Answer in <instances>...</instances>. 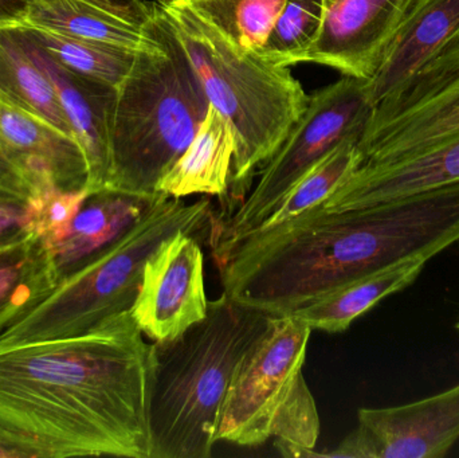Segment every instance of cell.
Instances as JSON below:
<instances>
[{
  "instance_id": "obj_1",
  "label": "cell",
  "mask_w": 459,
  "mask_h": 458,
  "mask_svg": "<svg viewBox=\"0 0 459 458\" xmlns=\"http://www.w3.org/2000/svg\"><path fill=\"white\" fill-rule=\"evenodd\" d=\"M151 344L131 311L0 349V443L22 458H151Z\"/></svg>"
},
{
  "instance_id": "obj_2",
  "label": "cell",
  "mask_w": 459,
  "mask_h": 458,
  "mask_svg": "<svg viewBox=\"0 0 459 458\" xmlns=\"http://www.w3.org/2000/svg\"><path fill=\"white\" fill-rule=\"evenodd\" d=\"M459 242V182L355 210H309L214 255L223 292L269 316H285L326 293Z\"/></svg>"
},
{
  "instance_id": "obj_3",
  "label": "cell",
  "mask_w": 459,
  "mask_h": 458,
  "mask_svg": "<svg viewBox=\"0 0 459 458\" xmlns=\"http://www.w3.org/2000/svg\"><path fill=\"white\" fill-rule=\"evenodd\" d=\"M270 317L223 292L204 320L151 344V458L212 456L232 376Z\"/></svg>"
},
{
  "instance_id": "obj_4",
  "label": "cell",
  "mask_w": 459,
  "mask_h": 458,
  "mask_svg": "<svg viewBox=\"0 0 459 458\" xmlns=\"http://www.w3.org/2000/svg\"><path fill=\"white\" fill-rule=\"evenodd\" d=\"M160 46L137 51L116 88L104 190L156 198L159 182L198 134L209 112L204 86L155 3L151 22Z\"/></svg>"
},
{
  "instance_id": "obj_5",
  "label": "cell",
  "mask_w": 459,
  "mask_h": 458,
  "mask_svg": "<svg viewBox=\"0 0 459 458\" xmlns=\"http://www.w3.org/2000/svg\"><path fill=\"white\" fill-rule=\"evenodd\" d=\"M214 225L209 199L186 203L160 194L115 241L4 323L0 349L74 338L131 311L143 269L159 245L179 230L212 234Z\"/></svg>"
},
{
  "instance_id": "obj_6",
  "label": "cell",
  "mask_w": 459,
  "mask_h": 458,
  "mask_svg": "<svg viewBox=\"0 0 459 458\" xmlns=\"http://www.w3.org/2000/svg\"><path fill=\"white\" fill-rule=\"evenodd\" d=\"M158 5L187 54L210 104L234 132L229 193L243 201L256 169L277 152L304 115L309 96L289 67L240 50L190 5Z\"/></svg>"
},
{
  "instance_id": "obj_7",
  "label": "cell",
  "mask_w": 459,
  "mask_h": 458,
  "mask_svg": "<svg viewBox=\"0 0 459 458\" xmlns=\"http://www.w3.org/2000/svg\"><path fill=\"white\" fill-rule=\"evenodd\" d=\"M312 333L293 315L270 317L232 376L218 443L256 448L274 440L282 456L315 457L320 416L302 373Z\"/></svg>"
},
{
  "instance_id": "obj_8",
  "label": "cell",
  "mask_w": 459,
  "mask_h": 458,
  "mask_svg": "<svg viewBox=\"0 0 459 458\" xmlns=\"http://www.w3.org/2000/svg\"><path fill=\"white\" fill-rule=\"evenodd\" d=\"M375 104L369 81L342 75L310 94L307 109L277 152L264 164L250 195L215 220L212 253L254 230L291 187L321 159L350 137H361Z\"/></svg>"
},
{
  "instance_id": "obj_9",
  "label": "cell",
  "mask_w": 459,
  "mask_h": 458,
  "mask_svg": "<svg viewBox=\"0 0 459 458\" xmlns=\"http://www.w3.org/2000/svg\"><path fill=\"white\" fill-rule=\"evenodd\" d=\"M459 131V45L377 105L358 143L361 164L391 160Z\"/></svg>"
},
{
  "instance_id": "obj_10",
  "label": "cell",
  "mask_w": 459,
  "mask_h": 458,
  "mask_svg": "<svg viewBox=\"0 0 459 458\" xmlns=\"http://www.w3.org/2000/svg\"><path fill=\"white\" fill-rule=\"evenodd\" d=\"M88 177L73 137L0 99V190L29 201L48 191L85 190Z\"/></svg>"
},
{
  "instance_id": "obj_11",
  "label": "cell",
  "mask_w": 459,
  "mask_h": 458,
  "mask_svg": "<svg viewBox=\"0 0 459 458\" xmlns=\"http://www.w3.org/2000/svg\"><path fill=\"white\" fill-rule=\"evenodd\" d=\"M209 308L198 236L179 230L150 255L131 308L143 335L169 341L204 319Z\"/></svg>"
},
{
  "instance_id": "obj_12",
  "label": "cell",
  "mask_w": 459,
  "mask_h": 458,
  "mask_svg": "<svg viewBox=\"0 0 459 458\" xmlns=\"http://www.w3.org/2000/svg\"><path fill=\"white\" fill-rule=\"evenodd\" d=\"M415 0H323L321 26L299 64L369 80Z\"/></svg>"
},
{
  "instance_id": "obj_13",
  "label": "cell",
  "mask_w": 459,
  "mask_h": 458,
  "mask_svg": "<svg viewBox=\"0 0 459 458\" xmlns=\"http://www.w3.org/2000/svg\"><path fill=\"white\" fill-rule=\"evenodd\" d=\"M364 458H442L459 440V384L393 408H363L356 428Z\"/></svg>"
},
{
  "instance_id": "obj_14",
  "label": "cell",
  "mask_w": 459,
  "mask_h": 458,
  "mask_svg": "<svg viewBox=\"0 0 459 458\" xmlns=\"http://www.w3.org/2000/svg\"><path fill=\"white\" fill-rule=\"evenodd\" d=\"M459 182V131L391 160L363 163L312 210L366 209Z\"/></svg>"
},
{
  "instance_id": "obj_15",
  "label": "cell",
  "mask_w": 459,
  "mask_h": 458,
  "mask_svg": "<svg viewBox=\"0 0 459 458\" xmlns=\"http://www.w3.org/2000/svg\"><path fill=\"white\" fill-rule=\"evenodd\" d=\"M16 31L27 53L56 89L73 139L88 164L86 188L91 194L104 190L109 172V120L116 89L70 72L18 29Z\"/></svg>"
},
{
  "instance_id": "obj_16",
  "label": "cell",
  "mask_w": 459,
  "mask_h": 458,
  "mask_svg": "<svg viewBox=\"0 0 459 458\" xmlns=\"http://www.w3.org/2000/svg\"><path fill=\"white\" fill-rule=\"evenodd\" d=\"M459 45V0H415L369 91L375 107L395 96L420 69Z\"/></svg>"
},
{
  "instance_id": "obj_17",
  "label": "cell",
  "mask_w": 459,
  "mask_h": 458,
  "mask_svg": "<svg viewBox=\"0 0 459 458\" xmlns=\"http://www.w3.org/2000/svg\"><path fill=\"white\" fill-rule=\"evenodd\" d=\"M156 198H142L112 190L91 194L73 220L67 236L48 250L56 284L115 241Z\"/></svg>"
},
{
  "instance_id": "obj_18",
  "label": "cell",
  "mask_w": 459,
  "mask_h": 458,
  "mask_svg": "<svg viewBox=\"0 0 459 458\" xmlns=\"http://www.w3.org/2000/svg\"><path fill=\"white\" fill-rule=\"evenodd\" d=\"M19 23L126 50H156L160 46L151 27L134 23L91 0H27Z\"/></svg>"
},
{
  "instance_id": "obj_19",
  "label": "cell",
  "mask_w": 459,
  "mask_h": 458,
  "mask_svg": "<svg viewBox=\"0 0 459 458\" xmlns=\"http://www.w3.org/2000/svg\"><path fill=\"white\" fill-rule=\"evenodd\" d=\"M235 137L229 121L210 104L206 118L187 150L159 182L169 198L226 196L231 183Z\"/></svg>"
},
{
  "instance_id": "obj_20",
  "label": "cell",
  "mask_w": 459,
  "mask_h": 458,
  "mask_svg": "<svg viewBox=\"0 0 459 458\" xmlns=\"http://www.w3.org/2000/svg\"><path fill=\"white\" fill-rule=\"evenodd\" d=\"M429 261L426 257L411 258L367 274L326 293L291 315L312 331L345 333L356 319L371 311L380 301L410 287L420 276Z\"/></svg>"
},
{
  "instance_id": "obj_21",
  "label": "cell",
  "mask_w": 459,
  "mask_h": 458,
  "mask_svg": "<svg viewBox=\"0 0 459 458\" xmlns=\"http://www.w3.org/2000/svg\"><path fill=\"white\" fill-rule=\"evenodd\" d=\"M0 99L72 136L56 89L22 43L15 27L0 23Z\"/></svg>"
},
{
  "instance_id": "obj_22",
  "label": "cell",
  "mask_w": 459,
  "mask_h": 458,
  "mask_svg": "<svg viewBox=\"0 0 459 458\" xmlns=\"http://www.w3.org/2000/svg\"><path fill=\"white\" fill-rule=\"evenodd\" d=\"M24 37L70 72L102 85L117 88L132 69L136 53L115 46L59 34L32 24L8 22Z\"/></svg>"
},
{
  "instance_id": "obj_23",
  "label": "cell",
  "mask_w": 459,
  "mask_h": 458,
  "mask_svg": "<svg viewBox=\"0 0 459 458\" xmlns=\"http://www.w3.org/2000/svg\"><path fill=\"white\" fill-rule=\"evenodd\" d=\"M359 140V136L350 137L321 159L247 236L275 230L323 203L363 161L358 150Z\"/></svg>"
},
{
  "instance_id": "obj_24",
  "label": "cell",
  "mask_w": 459,
  "mask_h": 458,
  "mask_svg": "<svg viewBox=\"0 0 459 458\" xmlns=\"http://www.w3.org/2000/svg\"><path fill=\"white\" fill-rule=\"evenodd\" d=\"M56 285L50 258L34 237L0 247V327Z\"/></svg>"
},
{
  "instance_id": "obj_25",
  "label": "cell",
  "mask_w": 459,
  "mask_h": 458,
  "mask_svg": "<svg viewBox=\"0 0 459 458\" xmlns=\"http://www.w3.org/2000/svg\"><path fill=\"white\" fill-rule=\"evenodd\" d=\"M286 0H193L183 3L204 16L240 50L256 56L266 48Z\"/></svg>"
},
{
  "instance_id": "obj_26",
  "label": "cell",
  "mask_w": 459,
  "mask_h": 458,
  "mask_svg": "<svg viewBox=\"0 0 459 458\" xmlns=\"http://www.w3.org/2000/svg\"><path fill=\"white\" fill-rule=\"evenodd\" d=\"M321 18L323 0H286L259 56L277 66L299 64L320 30Z\"/></svg>"
},
{
  "instance_id": "obj_27",
  "label": "cell",
  "mask_w": 459,
  "mask_h": 458,
  "mask_svg": "<svg viewBox=\"0 0 459 458\" xmlns=\"http://www.w3.org/2000/svg\"><path fill=\"white\" fill-rule=\"evenodd\" d=\"M88 190L48 191L30 198V236L42 242L46 250L53 249L69 233L73 220L89 198Z\"/></svg>"
},
{
  "instance_id": "obj_28",
  "label": "cell",
  "mask_w": 459,
  "mask_h": 458,
  "mask_svg": "<svg viewBox=\"0 0 459 458\" xmlns=\"http://www.w3.org/2000/svg\"><path fill=\"white\" fill-rule=\"evenodd\" d=\"M27 228V202L13 194L0 191V247L26 239L30 237Z\"/></svg>"
},
{
  "instance_id": "obj_29",
  "label": "cell",
  "mask_w": 459,
  "mask_h": 458,
  "mask_svg": "<svg viewBox=\"0 0 459 458\" xmlns=\"http://www.w3.org/2000/svg\"><path fill=\"white\" fill-rule=\"evenodd\" d=\"M26 5L27 0H0V23L21 19Z\"/></svg>"
},
{
  "instance_id": "obj_30",
  "label": "cell",
  "mask_w": 459,
  "mask_h": 458,
  "mask_svg": "<svg viewBox=\"0 0 459 458\" xmlns=\"http://www.w3.org/2000/svg\"><path fill=\"white\" fill-rule=\"evenodd\" d=\"M0 458H22L18 452L13 451L8 446L3 445L0 443Z\"/></svg>"
},
{
  "instance_id": "obj_31",
  "label": "cell",
  "mask_w": 459,
  "mask_h": 458,
  "mask_svg": "<svg viewBox=\"0 0 459 458\" xmlns=\"http://www.w3.org/2000/svg\"><path fill=\"white\" fill-rule=\"evenodd\" d=\"M188 2H193V0H156V3L160 5L183 4V3Z\"/></svg>"
},
{
  "instance_id": "obj_32",
  "label": "cell",
  "mask_w": 459,
  "mask_h": 458,
  "mask_svg": "<svg viewBox=\"0 0 459 458\" xmlns=\"http://www.w3.org/2000/svg\"><path fill=\"white\" fill-rule=\"evenodd\" d=\"M455 328H457V330L459 331V320L457 322V324H455Z\"/></svg>"
},
{
  "instance_id": "obj_33",
  "label": "cell",
  "mask_w": 459,
  "mask_h": 458,
  "mask_svg": "<svg viewBox=\"0 0 459 458\" xmlns=\"http://www.w3.org/2000/svg\"><path fill=\"white\" fill-rule=\"evenodd\" d=\"M0 191H3V190H0Z\"/></svg>"
}]
</instances>
